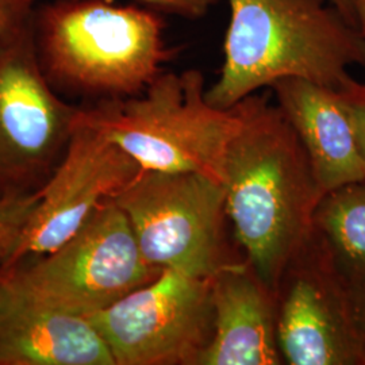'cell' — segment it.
<instances>
[{"label": "cell", "mask_w": 365, "mask_h": 365, "mask_svg": "<svg viewBox=\"0 0 365 365\" xmlns=\"http://www.w3.org/2000/svg\"><path fill=\"white\" fill-rule=\"evenodd\" d=\"M233 107L240 123L222 176L227 220L250 267L276 292L288 262L313 232L324 192L279 106L252 93Z\"/></svg>", "instance_id": "cell-1"}, {"label": "cell", "mask_w": 365, "mask_h": 365, "mask_svg": "<svg viewBox=\"0 0 365 365\" xmlns=\"http://www.w3.org/2000/svg\"><path fill=\"white\" fill-rule=\"evenodd\" d=\"M223 66L206 91L210 105L229 110L283 78L334 91L363 66L365 36L329 0H229Z\"/></svg>", "instance_id": "cell-2"}, {"label": "cell", "mask_w": 365, "mask_h": 365, "mask_svg": "<svg viewBox=\"0 0 365 365\" xmlns=\"http://www.w3.org/2000/svg\"><path fill=\"white\" fill-rule=\"evenodd\" d=\"M203 73H160L141 93L78 110L75 122L101 133L143 170L196 172L222 182L240 119L210 105Z\"/></svg>", "instance_id": "cell-3"}, {"label": "cell", "mask_w": 365, "mask_h": 365, "mask_svg": "<svg viewBox=\"0 0 365 365\" xmlns=\"http://www.w3.org/2000/svg\"><path fill=\"white\" fill-rule=\"evenodd\" d=\"M41 36L45 61L56 78L110 98L141 93L172 56L156 14L110 0L48 7Z\"/></svg>", "instance_id": "cell-4"}, {"label": "cell", "mask_w": 365, "mask_h": 365, "mask_svg": "<svg viewBox=\"0 0 365 365\" xmlns=\"http://www.w3.org/2000/svg\"><path fill=\"white\" fill-rule=\"evenodd\" d=\"M123 210L103 202L75 235L38 262L0 274V287L60 312L91 317L155 280Z\"/></svg>", "instance_id": "cell-5"}, {"label": "cell", "mask_w": 365, "mask_h": 365, "mask_svg": "<svg viewBox=\"0 0 365 365\" xmlns=\"http://www.w3.org/2000/svg\"><path fill=\"white\" fill-rule=\"evenodd\" d=\"M114 200L158 269L214 277L241 261L226 240L225 187L206 175L143 170Z\"/></svg>", "instance_id": "cell-6"}, {"label": "cell", "mask_w": 365, "mask_h": 365, "mask_svg": "<svg viewBox=\"0 0 365 365\" xmlns=\"http://www.w3.org/2000/svg\"><path fill=\"white\" fill-rule=\"evenodd\" d=\"M88 319L117 365H199L214 334L212 277L163 269Z\"/></svg>", "instance_id": "cell-7"}, {"label": "cell", "mask_w": 365, "mask_h": 365, "mask_svg": "<svg viewBox=\"0 0 365 365\" xmlns=\"http://www.w3.org/2000/svg\"><path fill=\"white\" fill-rule=\"evenodd\" d=\"M274 295L277 345L284 364L365 365L353 288L315 229L288 262Z\"/></svg>", "instance_id": "cell-8"}, {"label": "cell", "mask_w": 365, "mask_h": 365, "mask_svg": "<svg viewBox=\"0 0 365 365\" xmlns=\"http://www.w3.org/2000/svg\"><path fill=\"white\" fill-rule=\"evenodd\" d=\"M141 170L118 145L73 122L66 157L39 190L38 203L7 271L27 256H45L63 245L95 210L122 192Z\"/></svg>", "instance_id": "cell-9"}, {"label": "cell", "mask_w": 365, "mask_h": 365, "mask_svg": "<svg viewBox=\"0 0 365 365\" xmlns=\"http://www.w3.org/2000/svg\"><path fill=\"white\" fill-rule=\"evenodd\" d=\"M76 113L53 93L26 30L0 49V170L43 167L68 143Z\"/></svg>", "instance_id": "cell-10"}, {"label": "cell", "mask_w": 365, "mask_h": 365, "mask_svg": "<svg viewBox=\"0 0 365 365\" xmlns=\"http://www.w3.org/2000/svg\"><path fill=\"white\" fill-rule=\"evenodd\" d=\"M214 334L199 365L284 364L277 345L276 295L247 259L212 277Z\"/></svg>", "instance_id": "cell-11"}, {"label": "cell", "mask_w": 365, "mask_h": 365, "mask_svg": "<svg viewBox=\"0 0 365 365\" xmlns=\"http://www.w3.org/2000/svg\"><path fill=\"white\" fill-rule=\"evenodd\" d=\"M0 365H117L87 317L22 299L0 287Z\"/></svg>", "instance_id": "cell-12"}, {"label": "cell", "mask_w": 365, "mask_h": 365, "mask_svg": "<svg viewBox=\"0 0 365 365\" xmlns=\"http://www.w3.org/2000/svg\"><path fill=\"white\" fill-rule=\"evenodd\" d=\"M276 105L297 131L324 195L365 180L352 123L339 91L302 78H283L271 87Z\"/></svg>", "instance_id": "cell-13"}, {"label": "cell", "mask_w": 365, "mask_h": 365, "mask_svg": "<svg viewBox=\"0 0 365 365\" xmlns=\"http://www.w3.org/2000/svg\"><path fill=\"white\" fill-rule=\"evenodd\" d=\"M314 229L325 240L348 284H365V180L322 196L314 214Z\"/></svg>", "instance_id": "cell-14"}, {"label": "cell", "mask_w": 365, "mask_h": 365, "mask_svg": "<svg viewBox=\"0 0 365 365\" xmlns=\"http://www.w3.org/2000/svg\"><path fill=\"white\" fill-rule=\"evenodd\" d=\"M38 199V191L18 194L0 188V274L7 271Z\"/></svg>", "instance_id": "cell-15"}, {"label": "cell", "mask_w": 365, "mask_h": 365, "mask_svg": "<svg viewBox=\"0 0 365 365\" xmlns=\"http://www.w3.org/2000/svg\"><path fill=\"white\" fill-rule=\"evenodd\" d=\"M339 92L352 123L357 150L365 164V84L353 78V81Z\"/></svg>", "instance_id": "cell-16"}, {"label": "cell", "mask_w": 365, "mask_h": 365, "mask_svg": "<svg viewBox=\"0 0 365 365\" xmlns=\"http://www.w3.org/2000/svg\"><path fill=\"white\" fill-rule=\"evenodd\" d=\"M30 0H0V49L25 30V13Z\"/></svg>", "instance_id": "cell-17"}, {"label": "cell", "mask_w": 365, "mask_h": 365, "mask_svg": "<svg viewBox=\"0 0 365 365\" xmlns=\"http://www.w3.org/2000/svg\"><path fill=\"white\" fill-rule=\"evenodd\" d=\"M165 11L178 14L185 18L203 16L220 0H144Z\"/></svg>", "instance_id": "cell-18"}, {"label": "cell", "mask_w": 365, "mask_h": 365, "mask_svg": "<svg viewBox=\"0 0 365 365\" xmlns=\"http://www.w3.org/2000/svg\"><path fill=\"white\" fill-rule=\"evenodd\" d=\"M353 312L357 334L365 359V284L353 288Z\"/></svg>", "instance_id": "cell-19"}, {"label": "cell", "mask_w": 365, "mask_h": 365, "mask_svg": "<svg viewBox=\"0 0 365 365\" xmlns=\"http://www.w3.org/2000/svg\"><path fill=\"white\" fill-rule=\"evenodd\" d=\"M329 3L336 7L349 24L360 29V0H329Z\"/></svg>", "instance_id": "cell-20"}, {"label": "cell", "mask_w": 365, "mask_h": 365, "mask_svg": "<svg viewBox=\"0 0 365 365\" xmlns=\"http://www.w3.org/2000/svg\"><path fill=\"white\" fill-rule=\"evenodd\" d=\"M360 30L365 36V0H360Z\"/></svg>", "instance_id": "cell-21"}, {"label": "cell", "mask_w": 365, "mask_h": 365, "mask_svg": "<svg viewBox=\"0 0 365 365\" xmlns=\"http://www.w3.org/2000/svg\"><path fill=\"white\" fill-rule=\"evenodd\" d=\"M363 66V68H364V69H365V60H364V63H363V66Z\"/></svg>", "instance_id": "cell-22"}]
</instances>
